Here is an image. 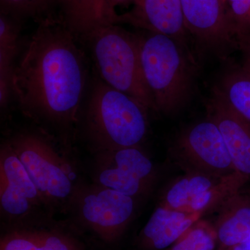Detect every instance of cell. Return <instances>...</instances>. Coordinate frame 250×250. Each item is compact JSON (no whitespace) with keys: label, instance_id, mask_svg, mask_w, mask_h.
Instances as JSON below:
<instances>
[{"label":"cell","instance_id":"cell-1","mask_svg":"<svg viewBox=\"0 0 250 250\" xmlns=\"http://www.w3.org/2000/svg\"><path fill=\"white\" fill-rule=\"evenodd\" d=\"M80 43L60 18L41 20L13 75V96L26 116L61 131L75 127L88 75Z\"/></svg>","mask_w":250,"mask_h":250},{"label":"cell","instance_id":"cell-2","mask_svg":"<svg viewBox=\"0 0 250 250\" xmlns=\"http://www.w3.org/2000/svg\"><path fill=\"white\" fill-rule=\"evenodd\" d=\"M145 80L156 111L170 115L185 106L192 91V57L169 36L145 30L138 34Z\"/></svg>","mask_w":250,"mask_h":250},{"label":"cell","instance_id":"cell-3","mask_svg":"<svg viewBox=\"0 0 250 250\" xmlns=\"http://www.w3.org/2000/svg\"><path fill=\"white\" fill-rule=\"evenodd\" d=\"M148 111L139 100L98 77L87 106V131L99 150L141 147L149 130Z\"/></svg>","mask_w":250,"mask_h":250},{"label":"cell","instance_id":"cell-4","mask_svg":"<svg viewBox=\"0 0 250 250\" xmlns=\"http://www.w3.org/2000/svg\"><path fill=\"white\" fill-rule=\"evenodd\" d=\"M81 42L88 45L104 82L139 100L149 111L157 112L143 75L138 34L110 24L95 29Z\"/></svg>","mask_w":250,"mask_h":250},{"label":"cell","instance_id":"cell-5","mask_svg":"<svg viewBox=\"0 0 250 250\" xmlns=\"http://www.w3.org/2000/svg\"><path fill=\"white\" fill-rule=\"evenodd\" d=\"M28 173L52 215L70 211L80 190L71 165L42 135L19 133L7 141Z\"/></svg>","mask_w":250,"mask_h":250},{"label":"cell","instance_id":"cell-6","mask_svg":"<svg viewBox=\"0 0 250 250\" xmlns=\"http://www.w3.org/2000/svg\"><path fill=\"white\" fill-rule=\"evenodd\" d=\"M136 198L94 184L81 187L72 202L77 221L106 244L119 241L136 210Z\"/></svg>","mask_w":250,"mask_h":250},{"label":"cell","instance_id":"cell-7","mask_svg":"<svg viewBox=\"0 0 250 250\" xmlns=\"http://www.w3.org/2000/svg\"><path fill=\"white\" fill-rule=\"evenodd\" d=\"M0 209L5 226L53 216L7 141L0 151Z\"/></svg>","mask_w":250,"mask_h":250},{"label":"cell","instance_id":"cell-8","mask_svg":"<svg viewBox=\"0 0 250 250\" xmlns=\"http://www.w3.org/2000/svg\"><path fill=\"white\" fill-rule=\"evenodd\" d=\"M156 177L155 166L141 147L100 150L94 168V184L136 199L149 191Z\"/></svg>","mask_w":250,"mask_h":250},{"label":"cell","instance_id":"cell-9","mask_svg":"<svg viewBox=\"0 0 250 250\" xmlns=\"http://www.w3.org/2000/svg\"><path fill=\"white\" fill-rule=\"evenodd\" d=\"M245 184L239 174L218 177L197 171H186L166 189L160 205L188 213H205L220 208Z\"/></svg>","mask_w":250,"mask_h":250},{"label":"cell","instance_id":"cell-10","mask_svg":"<svg viewBox=\"0 0 250 250\" xmlns=\"http://www.w3.org/2000/svg\"><path fill=\"white\" fill-rule=\"evenodd\" d=\"M174 152L186 171L218 177L238 172L218 126L208 117L179 135Z\"/></svg>","mask_w":250,"mask_h":250},{"label":"cell","instance_id":"cell-11","mask_svg":"<svg viewBox=\"0 0 250 250\" xmlns=\"http://www.w3.org/2000/svg\"><path fill=\"white\" fill-rule=\"evenodd\" d=\"M0 250H87L83 243L52 218L4 227Z\"/></svg>","mask_w":250,"mask_h":250},{"label":"cell","instance_id":"cell-12","mask_svg":"<svg viewBox=\"0 0 250 250\" xmlns=\"http://www.w3.org/2000/svg\"><path fill=\"white\" fill-rule=\"evenodd\" d=\"M207 117L218 126L236 170L250 179V124L216 92L207 104Z\"/></svg>","mask_w":250,"mask_h":250},{"label":"cell","instance_id":"cell-13","mask_svg":"<svg viewBox=\"0 0 250 250\" xmlns=\"http://www.w3.org/2000/svg\"><path fill=\"white\" fill-rule=\"evenodd\" d=\"M120 22H129L143 30L169 36L190 52L180 0H141L132 12L120 16Z\"/></svg>","mask_w":250,"mask_h":250},{"label":"cell","instance_id":"cell-14","mask_svg":"<svg viewBox=\"0 0 250 250\" xmlns=\"http://www.w3.org/2000/svg\"><path fill=\"white\" fill-rule=\"evenodd\" d=\"M188 32L197 43L212 45L225 40L229 24L223 0H180Z\"/></svg>","mask_w":250,"mask_h":250},{"label":"cell","instance_id":"cell-15","mask_svg":"<svg viewBox=\"0 0 250 250\" xmlns=\"http://www.w3.org/2000/svg\"><path fill=\"white\" fill-rule=\"evenodd\" d=\"M202 217L159 205L140 231L138 246L142 250L167 249Z\"/></svg>","mask_w":250,"mask_h":250},{"label":"cell","instance_id":"cell-16","mask_svg":"<svg viewBox=\"0 0 250 250\" xmlns=\"http://www.w3.org/2000/svg\"><path fill=\"white\" fill-rule=\"evenodd\" d=\"M213 226L217 249L229 248L250 236V196L239 191L229 197L218 208Z\"/></svg>","mask_w":250,"mask_h":250},{"label":"cell","instance_id":"cell-17","mask_svg":"<svg viewBox=\"0 0 250 250\" xmlns=\"http://www.w3.org/2000/svg\"><path fill=\"white\" fill-rule=\"evenodd\" d=\"M57 3L61 10L59 18L80 42L98 28L117 24L106 0H57Z\"/></svg>","mask_w":250,"mask_h":250},{"label":"cell","instance_id":"cell-18","mask_svg":"<svg viewBox=\"0 0 250 250\" xmlns=\"http://www.w3.org/2000/svg\"><path fill=\"white\" fill-rule=\"evenodd\" d=\"M18 21L1 14L0 16V104L7 106L13 96V75L20 49V26Z\"/></svg>","mask_w":250,"mask_h":250},{"label":"cell","instance_id":"cell-19","mask_svg":"<svg viewBox=\"0 0 250 250\" xmlns=\"http://www.w3.org/2000/svg\"><path fill=\"white\" fill-rule=\"evenodd\" d=\"M214 91L250 124V72L233 67L222 75Z\"/></svg>","mask_w":250,"mask_h":250},{"label":"cell","instance_id":"cell-20","mask_svg":"<svg viewBox=\"0 0 250 250\" xmlns=\"http://www.w3.org/2000/svg\"><path fill=\"white\" fill-rule=\"evenodd\" d=\"M217 247L213 224L200 219L167 250H216Z\"/></svg>","mask_w":250,"mask_h":250},{"label":"cell","instance_id":"cell-21","mask_svg":"<svg viewBox=\"0 0 250 250\" xmlns=\"http://www.w3.org/2000/svg\"><path fill=\"white\" fill-rule=\"evenodd\" d=\"M225 6L229 25L238 47L250 36V0H225Z\"/></svg>","mask_w":250,"mask_h":250},{"label":"cell","instance_id":"cell-22","mask_svg":"<svg viewBox=\"0 0 250 250\" xmlns=\"http://www.w3.org/2000/svg\"><path fill=\"white\" fill-rule=\"evenodd\" d=\"M1 14L19 21L21 18L41 16L57 0H0Z\"/></svg>","mask_w":250,"mask_h":250},{"label":"cell","instance_id":"cell-23","mask_svg":"<svg viewBox=\"0 0 250 250\" xmlns=\"http://www.w3.org/2000/svg\"><path fill=\"white\" fill-rule=\"evenodd\" d=\"M141 0H106L108 11L111 16L116 19L117 23L120 22V16L117 14L116 9L117 6H126L130 4H134L135 6L140 4Z\"/></svg>","mask_w":250,"mask_h":250},{"label":"cell","instance_id":"cell-24","mask_svg":"<svg viewBox=\"0 0 250 250\" xmlns=\"http://www.w3.org/2000/svg\"><path fill=\"white\" fill-rule=\"evenodd\" d=\"M238 47L243 51V61L241 67L250 72V36L240 42Z\"/></svg>","mask_w":250,"mask_h":250},{"label":"cell","instance_id":"cell-25","mask_svg":"<svg viewBox=\"0 0 250 250\" xmlns=\"http://www.w3.org/2000/svg\"><path fill=\"white\" fill-rule=\"evenodd\" d=\"M216 250H250V236L245 241L234 245V246L221 248V249H216Z\"/></svg>","mask_w":250,"mask_h":250},{"label":"cell","instance_id":"cell-26","mask_svg":"<svg viewBox=\"0 0 250 250\" xmlns=\"http://www.w3.org/2000/svg\"><path fill=\"white\" fill-rule=\"evenodd\" d=\"M223 1H224V2H225V0H223Z\"/></svg>","mask_w":250,"mask_h":250}]
</instances>
